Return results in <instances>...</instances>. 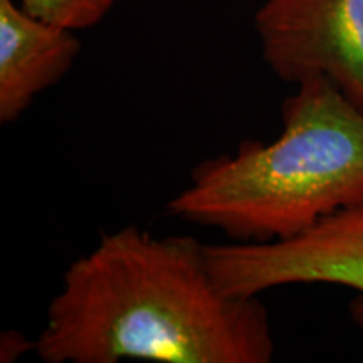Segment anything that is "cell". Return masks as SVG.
Masks as SVG:
<instances>
[{
  "label": "cell",
  "instance_id": "8992f818",
  "mask_svg": "<svg viewBox=\"0 0 363 363\" xmlns=\"http://www.w3.org/2000/svg\"><path fill=\"white\" fill-rule=\"evenodd\" d=\"M22 9L39 19L72 30L88 29L101 22L115 0H17Z\"/></svg>",
  "mask_w": 363,
  "mask_h": 363
},
{
  "label": "cell",
  "instance_id": "3957f363",
  "mask_svg": "<svg viewBox=\"0 0 363 363\" xmlns=\"http://www.w3.org/2000/svg\"><path fill=\"white\" fill-rule=\"evenodd\" d=\"M212 274L230 294L259 296L291 284L355 289L353 320L363 328V202L278 242L208 244Z\"/></svg>",
  "mask_w": 363,
  "mask_h": 363
},
{
  "label": "cell",
  "instance_id": "5b68a950",
  "mask_svg": "<svg viewBox=\"0 0 363 363\" xmlns=\"http://www.w3.org/2000/svg\"><path fill=\"white\" fill-rule=\"evenodd\" d=\"M81 49L76 30L0 0V121L24 115L38 94L59 83Z\"/></svg>",
  "mask_w": 363,
  "mask_h": 363
},
{
  "label": "cell",
  "instance_id": "6da1fadb",
  "mask_svg": "<svg viewBox=\"0 0 363 363\" xmlns=\"http://www.w3.org/2000/svg\"><path fill=\"white\" fill-rule=\"evenodd\" d=\"M34 348L45 363H269L259 296L230 294L206 244L126 225L72 261Z\"/></svg>",
  "mask_w": 363,
  "mask_h": 363
},
{
  "label": "cell",
  "instance_id": "277c9868",
  "mask_svg": "<svg viewBox=\"0 0 363 363\" xmlns=\"http://www.w3.org/2000/svg\"><path fill=\"white\" fill-rule=\"evenodd\" d=\"M256 30L279 79L321 76L363 113V0H266Z\"/></svg>",
  "mask_w": 363,
  "mask_h": 363
},
{
  "label": "cell",
  "instance_id": "7a4b0ae2",
  "mask_svg": "<svg viewBox=\"0 0 363 363\" xmlns=\"http://www.w3.org/2000/svg\"><path fill=\"white\" fill-rule=\"evenodd\" d=\"M363 202V113L330 79L308 78L283 104L271 142L195 167L170 216L220 230L234 242H278Z\"/></svg>",
  "mask_w": 363,
  "mask_h": 363
}]
</instances>
